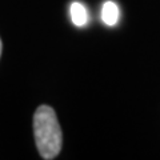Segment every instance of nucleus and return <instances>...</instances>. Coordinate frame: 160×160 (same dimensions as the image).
<instances>
[{
	"label": "nucleus",
	"mask_w": 160,
	"mask_h": 160,
	"mask_svg": "<svg viewBox=\"0 0 160 160\" xmlns=\"http://www.w3.org/2000/svg\"><path fill=\"white\" fill-rule=\"evenodd\" d=\"M33 135L40 156L52 160L62 151V128L56 113L49 106H40L33 115Z\"/></svg>",
	"instance_id": "obj_1"
},
{
	"label": "nucleus",
	"mask_w": 160,
	"mask_h": 160,
	"mask_svg": "<svg viewBox=\"0 0 160 160\" xmlns=\"http://www.w3.org/2000/svg\"><path fill=\"white\" fill-rule=\"evenodd\" d=\"M119 7L113 2H106L102 8V20L108 27H113L119 20Z\"/></svg>",
	"instance_id": "obj_2"
},
{
	"label": "nucleus",
	"mask_w": 160,
	"mask_h": 160,
	"mask_svg": "<svg viewBox=\"0 0 160 160\" xmlns=\"http://www.w3.org/2000/svg\"><path fill=\"white\" fill-rule=\"evenodd\" d=\"M69 13H71V20L76 27H84L88 23V12L83 4L73 2L69 7Z\"/></svg>",
	"instance_id": "obj_3"
},
{
	"label": "nucleus",
	"mask_w": 160,
	"mask_h": 160,
	"mask_svg": "<svg viewBox=\"0 0 160 160\" xmlns=\"http://www.w3.org/2000/svg\"><path fill=\"white\" fill-rule=\"evenodd\" d=\"M2 48H3V44H2V39H0V56H2Z\"/></svg>",
	"instance_id": "obj_4"
}]
</instances>
